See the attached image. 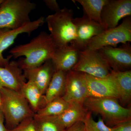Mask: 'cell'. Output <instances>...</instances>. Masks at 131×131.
<instances>
[{"label": "cell", "instance_id": "obj_1", "mask_svg": "<svg viewBox=\"0 0 131 131\" xmlns=\"http://www.w3.org/2000/svg\"><path fill=\"white\" fill-rule=\"evenodd\" d=\"M57 48L50 34L42 31L27 43L11 49L9 53L15 58L25 57L17 62L24 71L37 68L51 59Z\"/></svg>", "mask_w": 131, "mask_h": 131}, {"label": "cell", "instance_id": "obj_2", "mask_svg": "<svg viewBox=\"0 0 131 131\" xmlns=\"http://www.w3.org/2000/svg\"><path fill=\"white\" fill-rule=\"evenodd\" d=\"M0 108L4 115L5 126L12 130L24 120L34 117L35 113L19 92L5 88H0Z\"/></svg>", "mask_w": 131, "mask_h": 131}, {"label": "cell", "instance_id": "obj_3", "mask_svg": "<svg viewBox=\"0 0 131 131\" xmlns=\"http://www.w3.org/2000/svg\"><path fill=\"white\" fill-rule=\"evenodd\" d=\"M83 105L90 112L100 115L108 126L113 127L131 120V107H124L115 98L88 97Z\"/></svg>", "mask_w": 131, "mask_h": 131}, {"label": "cell", "instance_id": "obj_4", "mask_svg": "<svg viewBox=\"0 0 131 131\" xmlns=\"http://www.w3.org/2000/svg\"><path fill=\"white\" fill-rule=\"evenodd\" d=\"M74 12L65 7L45 19L50 35L57 48L71 44L76 38V28L73 22Z\"/></svg>", "mask_w": 131, "mask_h": 131}, {"label": "cell", "instance_id": "obj_5", "mask_svg": "<svg viewBox=\"0 0 131 131\" xmlns=\"http://www.w3.org/2000/svg\"><path fill=\"white\" fill-rule=\"evenodd\" d=\"M36 7L29 0H4L0 5V29L15 30L28 24Z\"/></svg>", "mask_w": 131, "mask_h": 131}, {"label": "cell", "instance_id": "obj_6", "mask_svg": "<svg viewBox=\"0 0 131 131\" xmlns=\"http://www.w3.org/2000/svg\"><path fill=\"white\" fill-rule=\"evenodd\" d=\"M131 42V18L123 19L122 23L113 28L105 30L94 37L85 49L97 50L106 46H114L119 43Z\"/></svg>", "mask_w": 131, "mask_h": 131}, {"label": "cell", "instance_id": "obj_7", "mask_svg": "<svg viewBox=\"0 0 131 131\" xmlns=\"http://www.w3.org/2000/svg\"><path fill=\"white\" fill-rule=\"evenodd\" d=\"M112 70L98 50L85 49L80 51L78 61L72 70L105 78L109 75Z\"/></svg>", "mask_w": 131, "mask_h": 131}, {"label": "cell", "instance_id": "obj_8", "mask_svg": "<svg viewBox=\"0 0 131 131\" xmlns=\"http://www.w3.org/2000/svg\"><path fill=\"white\" fill-rule=\"evenodd\" d=\"M76 38L71 44L80 51L86 48L90 40L105 30L102 25L89 18L86 14L73 19Z\"/></svg>", "mask_w": 131, "mask_h": 131}, {"label": "cell", "instance_id": "obj_9", "mask_svg": "<svg viewBox=\"0 0 131 131\" xmlns=\"http://www.w3.org/2000/svg\"><path fill=\"white\" fill-rule=\"evenodd\" d=\"M62 97L69 103L76 102L83 105L88 97L84 73L73 70L66 73L64 93Z\"/></svg>", "mask_w": 131, "mask_h": 131}, {"label": "cell", "instance_id": "obj_10", "mask_svg": "<svg viewBox=\"0 0 131 131\" xmlns=\"http://www.w3.org/2000/svg\"><path fill=\"white\" fill-rule=\"evenodd\" d=\"M131 15V0H108L101 13L102 25L105 30L113 28L121 19Z\"/></svg>", "mask_w": 131, "mask_h": 131}, {"label": "cell", "instance_id": "obj_11", "mask_svg": "<svg viewBox=\"0 0 131 131\" xmlns=\"http://www.w3.org/2000/svg\"><path fill=\"white\" fill-rule=\"evenodd\" d=\"M44 18L41 16L36 20L31 21L15 30L4 28L0 29V67H5L9 63L12 56L5 58L3 55V52L14 43L17 37L20 34L27 33L30 35L44 24Z\"/></svg>", "mask_w": 131, "mask_h": 131}, {"label": "cell", "instance_id": "obj_12", "mask_svg": "<svg viewBox=\"0 0 131 131\" xmlns=\"http://www.w3.org/2000/svg\"><path fill=\"white\" fill-rule=\"evenodd\" d=\"M115 71L130 70L131 67V47L129 43L119 47L106 46L97 50Z\"/></svg>", "mask_w": 131, "mask_h": 131}, {"label": "cell", "instance_id": "obj_13", "mask_svg": "<svg viewBox=\"0 0 131 131\" xmlns=\"http://www.w3.org/2000/svg\"><path fill=\"white\" fill-rule=\"evenodd\" d=\"M26 82L23 71L17 62L11 61L5 67H0V88H7L20 93Z\"/></svg>", "mask_w": 131, "mask_h": 131}, {"label": "cell", "instance_id": "obj_14", "mask_svg": "<svg viewBox=\"0 0 131 131\" xmlns=\"http://www.w3.org/2000/svg\"><path fill=\"white\" fill-rule=\"evenodd\" d=\"M88 97H113L118 99L116 87L109 75L105 78L93 77L85 74Z\"/></svg>", "mask_w": 131, "mask_h": 131}, {"label": "cell", "instance_id": "obj_15", "mask_svg": "<svg viewBox=\"0 0 131 131\" xmlns=\"http://www.w3.org/2000/svg\"><path fill=\"white\" fill-rule=\"evenodd\" d=\"M80 51L72 45L57 48L51 59L55 71L67 73L72 70L78 61Z\"/></svg>", "mask_w": 131, "mask_h": 131}, {"label": "cell", "instance_id": "obj_16", "mask_svg": "<svg viewBox=\"0 0 131 131\" xmlns=\"http://www.w3.org/2000/svg\"><path fill=\"white\" fill-rule=\"evenodd\" d=\"M55 71L50 59L39 67L24 71L23 73L26 79L33 82L44 95Z\"/></svg>", "mask_w": 131, "mask_h": 131}, {"label": "cell", "instance_id": "obj_17", "mask_svg": "<svg viewBox=\"0 0 131 131\" xmlns=\"http://www.w3.org/2000/svg\"><path fill=\"white\" fill-rule=\"evenodd\" d=\"M109 77L114 83L120 102L122 106L130 102L131 99V71H115L112 70Z\"/></svg>", "mask_w": 131, "mask_h": 131}, {"label": "cell", "instance_id": "obj_18", "mask_svg": "<svg viewBox=\"0 0 131 131\" xmlns=\"http://www.w3.org/2000/svg\"><path fill=\"white\" fill-rule=\"evenodd\" d=\"M20 93L28 102L34 113L46 105L44 95L33 82L28 81L21 88Z\"/></svg>", "mask_w": 131, "mask_h": 131}, {"label": "cell", "instance_id": "obj_19", "mask_svg": "<svg viewBox=\"0 0 131 131\" xmlns=\"http://www.w3.org/2000/svg\"><path fill=\"white\" fill-rule=\"evenodd\" d=\"M88 112L83 105L73 102L70 103L69 107L63 113L54 117L66 129L77 122L82 121Z\"/></svg>", "mask_w": 131, "mask_h": 131}, {"label": "cell", "instance_id": "obj_20", "mask_svg": "<svg viewBox=\"0 0 131 131\" xmlns=\"http://www.w3.org/2000/svg\"><path fill=\"white\" fill-rule=\"evenodd\" d=\"M66 72L55 71L44 94L46 103L54 99L62 97L65 88Z\"/></svg>", "mask_w": 131, "mask_h": 131}, {"label": "cell", "instance_id": "obj_21", "mask_svg": "<svg viewBox=\"0 0 131 131\" xmlns=\"http://www.w3.org/2000/svg\"><path fill=\"white\" fill-rule=\"evenodd\" d=\"M108 0H77L81 5L84 14L91 20L101 24V13Z\"/></svg>", "mask_w": 131, "mask_h": 131}, {"label": "cell", "instance_id": "obj_22", "mask_svg": "<svg viewBox=\"0 0 131 131\" xmlns=\"http://www.w3.org/2000/svg\"><path fill=\"white\" fill-rule=\"evenodd\" d=\"M70 103L62 97H59L47 103L44 107L35 114L34 117H42L56 116L61 114L69 106Z\"/></svg>", "mask_w": 131, "mask_h": 131}, {"label": "cell", "instance_id": "obj_23", "mask_svg": "<svg viewBox=\"0 0 131 131\" xmlns=\"http://www.w3.org/2000/svg\"><path fill=\"white\" fill-rule=\"evenodd\" d=\"M36 131H64L66 129L55 118L51 117H34Z\"/></svg>", "mask_w": 131, "mask_h": 131}, {"label": "cell", "instance_id": "obj_24", "mask_svg": "<svg viewBox=\"0 0 131 131\" xmlns=\"http://www.w3.org/2000/svg\"><path fill=\"white\" fill-rule=\"evenodd\" d=\"M85 126L86 131H112V127L107 126L101 117L95 121L91 116V113L88 111L82 121Z\"/></svg>", "mask_w": 131, "mask_h": 131}, {"label": "cell", "instance_id": "obj_25", "mask_svg": "<svg viewBox=\"0 0 131 131\" xmlns=\"http://www.w3.org/2000/svg\"><path fill=\"white\" fill-rule=\"evenodd\" d=\"M9 131H36L34 117L24 120L16 127Z\"/></svg>", "mask_w": 131, "mask_h": 131}, {"label": "cell", "instance_id": "obj_26", "mask_svg": "<svg viewBox=\"0 0 131 131\" xmlns=\"http://www.w3.org/2000/svg\"><path fill=\"white\" fill-rule=\"evenodd\" d=\"M112 131H131V120L113 127Z\"/></svg>", "mask_w": 131, "mask_h": 131}, {"label": "cell", "instance_id": "obj_27", "mask_svg": "<svg viewBox=\"0 0 131 131\" xmlns=\"http://www.w3.org/2000/svg\"><path fill=\"white\" fill-rule=\"evenodd\" d=\"M43 2L46 6L52 12L56 13L61 9L56 0H44Z\"/></svg>", "mask_w": 131, "mask_h": 131}, {"label": "cell", "instance_id": "obj_28", "mask_svg": "<svg viewBox=\"0 0 131 131\" xmlns=\"http://www.w3.org/2000/svg\"><path fill=\"white\" fill-rule=\"evenodd\" d=\"M64 131H86V130L84 123L80 121L66 129Z\"/></svg>", "mask_w": 131, "mask_h": 131}, {"label": "cell", "instance_id": "obj_29", "mask_svg": "<svg viewBox=\"0 0 131 131\" xmlns=\"http://www.w3.org/2000/svg\"><path fill=\"white\" fill-rule=\"evenodd\" d=\"M5 118L2 112V111L0 108V131H9L5 126L4 124Z\"/></svg>", "mask_w": 131, "mask_h": 131}, {"label": "cell", "instance_id": "obj_30", "mask_svg": "<svg viewBox=\"0 0 131 131\" xmlns=\"http://www.w3.org/2000/svg\"><path fill=\"white\" fill-rule=\"evenodd\" d=\"M4 0H0V5L3 2Z\"/></svg>", "mask_w": 131, "mask_h": 131}, {"label": "cell", "instance_id": "obj_31", "mask_svg": "<svg viewBox=\"0 0 131 131\" xmlns=\"http://www.w3.org/2000/svg\"><path fill=\"white\" fill-rule=\"evenodd\" d=\"M0 104H1V93H0Z\"/></svg>", "mask_w": 131, "mask_h": 131}]
</instances>
